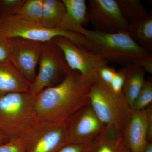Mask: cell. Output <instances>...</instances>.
<instances>
[{"instance_id":"1","label":"cell","mask_w":152,"mask_h":152,"mask_svg":"<svg viewBox=\"0 0 152 152\" xmlns=\"http://www.w3.org/2000/svg\"><path fill=\"white\" fill-rule=\"evenodd\" d=\"M92 85L77 71L72 70L59 83L45 89L36 96V118L65 122L76 112L90 104Z\"/></svg>"},{"instance_id":"2","label":"cell","mask_w":152,"mask_h":152,"mask_svg":"<svg viewBox=\"0 0 152 152\" xmlns=\"http://www.w3.org/2000/svg\"><path fill=\"white\" fill-rule=\"evenodd\" d=\"M80 34L86 38L85 48L107 62L126 66L152 54L145 50L131 37L128 32L107 34L84 28Z\"/></svg>"},{"instance_id":"3","label":"cell","mask_w":152,"mask_h":152,"mask_svg":"<svg viewBox=\"0 0 152 152\" xmlns=\"http://www.w3.org/2000/svg\"><path fill=\"white\" fill-rule=\"evenodd\" d=\"M35 98L30 92L0 96V133L7 140L20 137L37 119Z\"/></svg>"},{"instance_id":"4","label":"cell","mask_w":152,"mask_h":152,"mask_svg":"<svg viewBox=\"0 0 152 152\" xmlns=\"http://www.w3.org/2000/svg\"><path fill=\"white\" fill-rule=\"evenodd\" d=\"M90 104L104 124L122 132L132 113V107L124 93L113 91L99 78L92 85Z\"/></svg>"},{"instance_id":"5","label":"cell","mask_w":152,"mask_h":152,"mask_svg":"<svg viewBox=\"0 0 152 152\" xmlns=\"http://www.w3.org/2000/svg\"><path fill=\"white\" fill-rule=\"evenodd\" d=\"M0 34L10 39L20 38L41 42L63 37L78 45L84 47L86 43V39L81 34L59 27L48 28L40 23L26 20L16 15L0 16Z\"/></svg>"},{"instance_id":"6","label":"cell","mask_w":152,"mask_h":152,"mask_svg":"<svg viewBox=\"0 0 152 152\" xmlns=\"http://www.w3.org/2000/svg\"><path fill=\"white\" fill-rule=\"evenodd\" d=\"M20 137L26 152H58L68 145L65 123L36 119Z\"/></svg>"},{"instance_id":"7","label":"cell","mask_w":152,"mask_h":152,"mask_svg":"<svg viewBox=\"0 0 152 152\" xmlns=\"http://www.w3.org/2000/svg\"><path fill=\"white\" fill-rule=\"evenodd\" d=\"M39 64V73L30 91L36 96L45 89L59 83L72 70L61 50L53 40L44 42Z\"/></svg>"},{"instance_id":"8","label":"cell","mask_w":152,"mask_h":152,"mask_svg":"<svg viewBox=\"0 0 152 152\" xmlns=\"http://www.w3.org/2000/svg\"><path fill=\"white\" fill-rule=\"evenodd\" d=\"M53 41L61 50L70 69L77 71L92 84L99 78L100 70L107 65L100 56L64 37H57Z\"/></svg>"},{"instance_id":"9","label":"cell","mask_w":152,"mask_h":152,"mask_svg":"<svg viewBox=\"0 0 152 152\" xmlns=\"http://www.w3.org/2000/svg\"><path fill=\"white\" fill-rule=\"evenodd\" d=\"M68 144L85 143L97 140L106 126L90 104L76 112L65 122Z\"/></svg>"},{"instance_id":"10","label":"cell","mask_w":152,"mask_h":152,"mask_svg":"<svg viewBox=\"0 0 152 152\" xmlns=\"http://www.w3.org/2000/svg\"><path fill=\"white\" fill-rule=\"evenodd\" d=\"M89 21L94 31L107 34L128 32L129 23L123 17L116 0H90Z\"/></svg>"},{"instance_id":"11","label":"cell","mask_w":152,"mask_h":152,"mask_svg":"<svg viewBox=\"0 0 152 152\" xmlns=\"http://www.w3.org/2000/svg\"><path fill=\"white\" fill-rule=\"evenodd\" d=\"M11 40L12 51L9 60L32 84L37 77L36 68L44 42L20 38H12Z\"/></svg>"},{"instance_id":"12","label":"cell","mask_w":152,"mask_h":152,"mask_svg":"<svg viewBox=\"0 0 152 152\" xmlns=\"http://www.w3.org/2000/svg\"><path fill=\"white\" fill-rule=\"evenodd\" d=\"M131 152H145L152 143V105L141 110H132L122 132Z\"/></svg>"},{"instance_id":"13","label":"cell","mask_w":152,"mask_h":152,"mask_svg":"<svg viewBox=\"0 0 152 152\" xmlns=\"http://www.w3.org/2000/svg\"><path fill=\"white\" fill-rule=\"evenodd\" d=\"M31 85L10 60L0 62V96L9 93L30 92Z\"/></svg>"},{"instance_id":"14","label":"cell","mask_w":152,"mask_h":152,"mask_svg":"<svg viewBox=\"0 0 152 152\" xmlns=\"http://www.w3.org/2000/svg\"><path fill=\"white\" fill-rule=\"evenodd\" d=\"M66 12L59 27L80 34L88 23V6L85 0H62Z\"/></svg>"},{"instance_id":"15","label":"cell","mask_w":152,"mask_h":152,"mask_svg":"<svg viewBox=\"0 0 152 152\" xmlns=\"http://www.w3.org/2000/svg\"><path fill=\"white\" fill-rule=\"evenodd\" d=\"M126 67L123 92L132 108L137 96L145 81V71L138 64Z\"/></svg>"},{"instance_id":"16","label":"cell","mask_w":152,"mask_h":152,"mask_svg":"<svg viewBox=\"0 0 152 152\" xmlns=\"http://www.w3.org/2000/svg\"><path fill=\"white\" fill-rule=\"evenodd\" d=\"M94 152H131L122 132L106 126L95 144Z\"/></svg>"},{"instance_id":"17","label":"cell","mask_w":152,"mask_h":152,"mask_svg":"<svg viewBox=\"0 0 152 152\" xmlns=\"http://www.w3.org/2000/svg\"><path fill=\"white\" fill-rule=\"evenodd\" d=\"M128 33L140 47L152 53V12L145 18L138 21L129 23Z\"/></svg>"},{"instance_id":"18","label":"cell","mask_w":152,"mask_h":152,"mask_svg":"<svg viewBox=\"0 0 152 152\" xmlns=\"http://www.w3.org/2000/svg\"><path fill=\"white\" fill-rule=\"evenodd\" d=\"M65 12V6L63 1L44 0L41 24L48 28L59 27Z\"/></svg>"},{"instance_id":"19","label":"cell","mask_w":152,"mask_h":152,"mask_svg":"<svg viewBox=\"0 0 152 152\" xmlns=\"http://www.w3.org/2000/svg\"><path fill=\"white\" fill-rule=\"evenodd\" d=\"M116 1L123 17L129 23L140 20L148 14L140 0H116Z\"/></svg>"},{"instance_id":"20","label":"cell","mask_w":152,"mask_h":152,"mask_svg":"<svg viewBox=\"0 0 152 152\" xmlns=\"http://www.w3.org/2000/svg\"><path fill=\"white\" fill-rule=\"evenodd\" d=\"M44 0H26L16 15L21 18L40 23L42 16Z\"/></svg>"},{"instance_id":"21","label":"cell","mask_w":152,"mask_h":152,"mask_svg":"<svg viewBox=\"0 0 152 152\" xmlns=\"http://www.w3.org/2000/svg\"><path fill=\"white\" fill-rule=\"evenodd\" d=\"M152 103V80L150 78L146 80L140 92L137 96L132 109L141 110L146 108Z\"/></svg>"},{"instance_id":"22","label":"cell","mask_w":152,"mask_h":152,"mask_svg":"<svg viewBox=\"0 0 152 152\" xmlns=\"http://www.w3.org/2000/svg\"><path fill=\"white\" fill-rule=\"evenodd\" d=\"M26 0H0V16L15 15L20 10Z\"/></svg>"},{"instance_id":"23","label":"cell","mask_w":152,"mask_h":152,"mask_svg":"<svg viewBox=\"0 0 152 152\" xmlns=\"http://www.w3.org/2000/svg\"><path fill=\"white\" fill-rule=\"evenodd\" d=\"M0 152H26L24 145L20 137L10 138L5 143L0 145Z\"/></svg>"},{"instance_id":"24","label":"cell","mask_w":152,"mask_h":152,"mask_svg":"<svg viewBox=\"0 0 152 152\" xmlns=\"http://www.w3.org/2000/svg\"><path fill=\"white\" fill-rule=\"evenodd\" d=\"M97 140L85 143L68 144L62 148L58 152H94Z\"/></svg>"},{"instance_id":"25","label":"cell","mask_w":152,"mask_h":152,"mask_svg":"<svg viewBox=\"0 0 152 152\" xmlns=\"http://www.w3.org/2000/svg\"><path fill=\"white\" fill-rule=\"evenodd\" d=\"M126 67L116 71L115 75L110 85V88L113 91L117 93L123 92L124 83Z\"/></svg>"},{"instance_id":"26","label":"cell","mask_w":152,"mask_h":152,"mask_svg":"<svg viewBox=\"0 0 152 152\" xmlns=\"http://www.w3.org/2000/svg\"><path fill=\"white\" fill-rule=\"evenodd\" d=\"M12 51V40L0 34V62L10 59Z\"/></svg>"},{"instance_id":"27","label":"cell","mask_w":152,"mask_h":152,"mask_svg":"<svg viewBox=\"0 0 152 152\" xmlns=\"http://www.w3.org/2000/svg\"><path fill=\"white\" fill-rule=\"evenodd\" d=\"M116 71L114 67L108 65L104 66L99 72V78L107 86H110L111 83L115 75Z\"/></svg>"},{"instance_id":"28","label":"cell","mask_w":152,"mask_h":152,"mask_svg":"<svg viewBox=\"0 0 152 152\" xmlns=\"http://www.w3.org/2000/svg\"><path fill=\"white\" fill-rule=\"evenodd\" d=\"M138 64L142 68L145 72L152 75V54L142 60Z\"/></svg>"},{"instance_id":"29","label":"cell","mask_w":152,"mask_h":152,"mask_svg":"<svg viewBox=\"0 0 152 152\" xmlns=\"http://www.w3.org/2000/svg\"><path fill=\"white\" fill-rule=\"evenodd\" d=\"M7 141V140L0 133V145L4 143Z\"/></svg>"},{"instance_id":"30","label":"cell","mask_w":152,"mask_h":152,"mask_svg":"<svg viewBox=\"0 0 152 152\" xmlns=\"http://www.w3.org/2000/svg\"><path fill=\"white\" fill-rule=\"evenodd\" d=\"M145 152H152V143L149 145Z\"/></svg>"}]
</instances>
